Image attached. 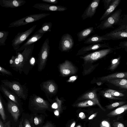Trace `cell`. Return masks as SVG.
<instances>
[{"label":"cell","mask_w":127,"mask_h":127,"mask_svg":"<svg viewBox=\"0 0 127 127\" xmlns=\"http://www.w3.org/2000/svg\"><path fill=\"white\" fill-rule=\"evenodd\" d=\"M34 45V43L27 47L21 53L16 51V55H13L9 61L10 66L20 74L23 72L28 74L32 68L30 62Z\"/></svg>","instance_id":"cell-1"},{"label":"cell","mask_w":127,"mask_h":127,"mask_svg":"<svg viewBox=\"0 0 127 127\" xmlns=\"http://www.w3.org/2000/svg\"><path fill=\"white\" fill-rule=\"evenodd\" d=\"M2 84L15 93L20 98L25 100L28 95V89L25 83L21 85L16 81H10L7 79L1 80Z\"/></svg>","instance_id":"cell-2"},{"label":"cell","mask_w":127,"mask_h":127,"mask_svg":"<svg viewBox=\"0 0 127 127\" xmlns=\"http://www.w3.org/2000/svg\"><path fill=\"white\" fill-rule=\"evenodd\" d=\"M122 10L119 9L101 22L97 28L101 30L114 28V26L120 25L122 23V19L121 18Z\"/></svg>","instance_id":"cell-3"},{"label":"cell","mask_w":127,"mask_h":127,"mask_svg":"<svg viewBox=\"0 0 127 127\" xmlns=\"http://www.w3.org/2000/svg\"><path fill=\"white\" fill-rule=\"evenodd\" d=\"M50 46L49 38L45 40L41 48L37 61L38 70L40 72L45 68L50 53Z\"/></svg>","instance_id":"cell-4"},{"label":"cell","mask_w":127,"mask_h":127,"mask_svg":"<svg viewBox=\"0 0 127 127\" xmlns=\"http://www.w3.org/2000/svg\"><path fill=\"white\" fill-rule=\"evenodd\" d=\"M49 105L47 101L35 94L31 95L29 98V107L32 110L43 111L48 109Z\"/></svg>","instance_id":"cell-5"},{"label":"cell","mask_w":127,"mask_h":127,"mask_svg":"<svg viewBox=\"0 0 127 127\" xmlns=\"http://www.w3.org/2000/svg\"><path fill=\"white\" fill-rule=\"evenodd\" d=\"M102 36L107 40L127 38V22H122L118 27Z\"/></svg>","instance_id":"cell-6"},{"label":"cell","mask_w":127,"mask_h":127,"mask_svg":"<svg viewBox=\"0 0 127 127\" xmlns=\"http://www.w3.org/2000/svg\"><path fill=\"white\" fill-rule=\"evenodd\" d=\"M50 13H41L27 16L10 24L8 28L17 27L25 25L39 20L50 15Z\"/></svg>","instance_id":"cell-7"},{"label":"cell","mask_w":127,"mask_h":127,"mask_svg":"<svg viewBox=\"0 0 127 127\" xmlns=\"http://www.w3.org/2000/svg\"><path fill=\"white\" fill-rule=\"evenodd\" d=\"M37 26V25H33L25 31L17 33L12 41V46L14 50L16 51L20 47V45L33 32Z\"/></svg>","instance_id":"cell-8"},{"label":"cell","mask_w":127,"mask_h":127,"mask_svg":"<svg viewBox=\"0 0 127 127\" xmlns=\"http://www.w3.org/2000/svg\"><path fill=\"white\" fill-rule=\"evenodd\" d=\"M118 46L113 47H109L107 48L102 49L92 53L82 58L86 62L95 61L100 59L111 53L116 49H118Z\"/></svg>","instance_id":"cell-9"},{"label":"cell","mask_w":127,"mask_h":127,"mask_svg":"<svg viewBox=\"0 0 127 127\" xmlns=\"http://www.w3.org/2000/svg\"><path fill=\"white\" fill-rule=\"evenodd\" d=\"M74 41L73 37L70 34H65L61 37L59 42V48L62 51H66L73 47Z\"/></svg>","instance_id":"cell-10"},{"label":"cell","mask_w":127,"mask_h":127,"mask_svg":"<svg viewBox=\"0 0 127 127\" xmlns=\"http://www.w3.org/2000/svg\"><path fill=\"white\" fill-rule=\"evenodd\" d=\"M32 7L39 10L46 11H63L67 9L63 6L46 3H36Z\"/></svg>","instance_id":"cell-11"},{"label":"cell","mask_w":127,"mask_h":127,"mask_svg":"<svg viewBox=\"0 0 127 127\" xmlns=\"http://www.w3.org/2000/svg\"><path fill=\"white\" fill-rule=\"evenodd\" d=\"M100 0H94L86 8L81 18L83 20L88 18H91L95 13L98 7Z\"/></svg>","instance_id":"cell-12"},{"label":"cell","mask_w":127,"mask_h":127,"mask_svg":"<svg viewBox=\"0 0 127 127\" xmlns=\"http://www.w3.org/2000/svg\"><path fill=\"white\" fill-rule=\"evenodd\" d=\"M0 91L6 97L16 104L18 106L21 104L20 98L14 93L2 84L0 86Z\"/></svg>","instance_id":"cell-13"},{"label":"cell","mask_w":127,"mask_h":127,"mask_svg":"<svg viewBox=\"0 0 127 127\" xmlns=\"http://www.w3.org/2000/svg\"><path fill=\"white\" fill-rule=\"evenodd\" d=\"M41 90L45 93L47 96L48 95L55 93L57 87L55 83L51 80L42 82L40 85Z\"/></svg>","instance_id":"cell-14"},{"label":"cell","mask_w":127,"mask_h":127,"mask_svg":"<svg viewBox=\"0 0 127 127\" xmlns=\"http://www.w3.org/2000/svg\"><path fill=\"white\" fill-rule=\"evenodd\" d=\"M61 73L64 76H67L75 73L76 70L75 67L69 61L66 60L60 65Z\"/></svg>","instance_id":"cell-15"},{"label":"cell","mask_w":127,"mask_h":127,"mask_svg":"<svg viewBox=\"0 0 127 127\" xmlns=\"http://www.w3.org/2000/svg\"><path fill=\"white\" fill-rule=\"evenodd\" d=\"M6 98L7 99V110L11 114L14 121L16 122L18 119L20 114L18 106L9 99Z\"/></svg>","instance_id":"cell-16"},{"label":"cell","mask_w":127,"mask_h":127,"mask_svg":"<svg viewBox=\"0 0 127 127\" xmlns=\"http://www.w3.org/2000/svg\"><path fill=\"white\" fill-rule=\"evenodd\" d=\"M23 0H0V5L6 8H16L21 6L26 3Z\"/></svg>","instance_id":"cell-17"},{"label":"cell","mask_w":127,"mask_h":127,"mask_svg":"<svg viewBox=\"0 0 127 127\" xmlns=\"http://www.w3.org/2000/svg\"><path fill=\"white\" fill-rule=\"evenodd\" d=\"M109 47H110V46L108 43L93 44L82 47L79 50L78 53H83L87 52L97 50L101 48H108Z\"/></svg>","instance_id":"cell-18"},{"label":"cell","mask_w":127,"mask_h":127,"mask_svg":"<svg viewBox=\"0 0 127 127\" xmlns=\"http://www.w3.org/2000/svg\"><path fill=\"white\" fill-rule=\"evenodd\" d=\"M44 34H34L31 36L27 41L24 43L16 51L19 52L24 50L27 47L32 45L36 42L41 38Z\"/></svg>","instance_id":"cell-19"},{"label":"cell","mask_w":127,"mask_h":127,"mask_svg":"<svg viewBox=\"0 0 127 127\" xmlns=\"http://www.w3.org/2000/svg\"><path fill=\"white\" fill-rule=\"evenodd\" d=\"M121 1L120 0H113L112 2L100 18V21H103L110 16L119 5Z\"/></svg>","instance_id":"cell-20"},{"label":"cell","mask_w":127,"mask_h":127,"mask_svg":"<svg viewBox=\"0 0 127 127\" xmlns=\"http://www.w3.org/2000/svg\"><path fill=\"white\" fill-rule=\"evenodd\" d=\"M85 99L91 100L95 101L97 104L103 111H105L106 110L103 108L97 98L95 92L93 91L86 93L81 97L79 100Z\"/></svg>","instance_id":"cell-21"},{"label":"cell","mask_w":127,"mask_h":127,"mask_svg":"<svg viewBox=\"0 0 127 127\" xmlns=\"http://www.w3.org/2000/svg\"><path fill=\"white\" fill-rule=\"evenodd\" d=\"M127 79V72H117L103 76L99 78L102 81H106L112 79Z\"/></svg>","instance_id":"cell-22"},{"label":"cell","mask_w":127,"mask_h":127,"mask_svg":"<svg viewBox=\"0 0 127 127\" xmlns=\"http://www.w3.org/2000/svg\"><path fill=\"white\" fill-rule=\"evenodd\" d=\"M106 81L117 87L127 90V79H112L108 80Z\"/></svg>","instance_id":"cell-23"},{"label":"cell","mask_w":127,"mask_h":127,"mask_svg":"<svg viewBox=\"0 0 127 127\" xmlns=\"http://www.w3.org/2000/svg\"><path fill=\"white\" fill-rule=\"evenodd\" d=\"M94 28L90 27L78 32L77 34L78 40L80 42L84 40L94 31Z\"/></svg>","instance_id":"cell-24"},{"label":"cell","mask_w":127,"mask_h":127,"mask_svg":"<svg viewBox=\"0 0 127 127\" xmlns=\"http://www.w3.org/2000/svg\"><path fill=\"white\" fill-rule=\"evenodd\" d=\"M107 40V39L102 35L100 36L95 34L87 38L84 43L86 44L97 43L103 41Z\"/></svg>","instance_id":"cell-25"},{"label":"cell","mask_w":127,"mask_h":127,"mask_svg":"<svg viewBox=\"0 0 127 127\" xmlns=\"http://www.w3.org/2000/svg\"><path fill=\"white\" fill-rule=\"evenodd\" d=\"M127 110V104L120 106L110 112L107 115L109 117H112L119 115Z\"/></svg>","instance_id":"cell-26"},{"label":"cell","mask_w":127,"mask_h":127,"mask_svg":"<svg viewBox=\"0 0 127 127\" xmlns=\"http://www.w3.org/2000/svg\"><path fill=\"white\" fill-rule=\"evenodd\" d=\"M52 25V23L50 22H44L42 25L41 28L35 32L34 34H44L47 32H50Z\"/></svg>","instance_id":"cell-27"},{"label":"cell","mask_w":127,"mask_h":127,"mask_svg":"<svg viewBox=\"0 0 127 127\" xmlns=\"http://www.w3.org/2000/svg\"><path fill=\"white\" fill-rule=\"evenodd\" d=\"M105 92L110 94L114 96L122 98V97H125L127 95L123 92L111 89H107Z\"/></svg>","instance_id":"cell-28"},{"label":"cell","mask_w":127,"mask_h":127,"mask_svg":"<svg viewBox=\"0 0 127 127\" xmlns=\"http://www.w3.org/2000/svg\"><path fill=\"white\" fill-rule=\"evenodd\" d=\"M96 104L95 101L91 100H87L80 102L76 104L75 105L79 107H85L95 105Z\"/></svg>","instance_id":"cell-29"},{"label":"cell","mask_w":127,"mask_h":127,"mask_svg":"<svg viewBox=\"0 0 127 127\" xmlns=\"http://www.w3.org/2000/svg\"><path fill=\"white\" fill-rule=\"evenodd\" d=\"M9 34L8 31H0V46H4L5 42Z\"/></svg>","instance_id":"cell-30"},{"label":"cell","mask_w":127,"mask_h":127,"mask_svg":"<svg viewBox=\"0 0 127 127\" xmlns=\"http://www.w3.org/2000/svg\"><path fill=\"white\" fill-rule=\"evenodd\" d=\"M0 114L2 120L5 121L6 117L5 114L4 109L3 103V99L0 93Z\"/></svg>","instance_id":"cell-31"},{"label":"cell","mask_w":127,"mask_h":127,"mask_svg":"<svg viewBox=\"0 0 127 127\" xmlns=\"http://www.w3.org/2000/svg\"><path fill=\"white\" fill-rule=\"evenodd\" d=\"M125 101H121L113 103L107 106L106 107L108 109H111L119 106H121L125 104Z\"/></svg>","instance_id":"cell-32"},{"label":"cell","mask_w":127,"mask_h":127,"mask_svg":"<svg viewBox=\"0 0 127 127\" xmlns=\"http://www.w3.org/2000/svg\"><path fill=\"white\" fill-rule=\"evenodd\" d=\"M120 58L119 57L118 58L113 59L112 61L111 65L109 67V70L113 71L114 70L119 64Z\"/></svg>","instance_id":"cell-33"},{"label":"cell","mask_w":127,"mask_h":127,"mask_svg":"<svg viewBox=\"0 0 127 127\" xmlns=\"http://www.w3.org/2000/svg\"><path fill=\"white\" fill-rule=\"evenodd\" d=\"M43 119L42 117L39 116H35L33 119V124L35 126L39 125L43 121Z\"/></svg>","instance_id":"cell-34"},{"label":"cell","mask_w":127,"mask_h":127,"mask_svg":"<svg viewBox=\"0 0 127 127\" xmlns=\"http://www.w3.org/2000/svg\"><path fill=\"white\" fill-rule=\"evenodd\" d=\"M32 118L30 121L27 118H23L22 121L24 127H32L30 121L32 119Z\"/></svg>","instance_id":"cell-35"},{"label":"cell","mask_w":127,"mask_h":127,"mask_svg":"<svg viewBox=\"0 0 127 127\" xmlns=\"http://www.w3.org/2000/svg\"><path fill=\"white\" fill-rule=\"evenodd\" d=\"M119 49L120 48L123 49L127 52V40L121 42L118 46Z\"/></svg>","instance_id":"cell-36"},{"label":"cell","mask_w":127,"mask_h":127,"mask_svg":"<svg viewBox=\"0 0 127 127\" xmlns=\"http://www.w3.org/2000/svg\"><path fill=\"white\" fill-rule=\"evenodd\" d=\"M104 96L107 98L115 100H123L122 98L118 97L113 96L110 94L104 92L103 94Z\"/></svg>","instance_id":"cell-37"},{"label":"cell","mask_w":127,"mask_h":127,"mask_svg":"<svg viewBox=\"0 0 127 127\" xmlns=\"http://www.w3.org/2000/svg\"><path fill=\"white\" fill-rule=\"evenodd\" d=\"M0 72L1 73L9 76H13L11 72L9 70L0 66Z\"/></svg>","instance_id":"cell-38"},{"label":"cell","mask_w":127,"mask_h":127,"mask_svg":"<svg viewBox=\"0 0 127 127\" xmlns=\"http://www.w3.org/2000/svg\"><path fill=\"white\" fill-rule=\"evenodd\" d=\"M102 1L104 3V9L106 10L112 2L113 0H103Z\"/></svg>","instance_id":"cell-39"},{"label":"cell","mask_w":127,"mask_h":127,"mask_svg":"<svg viewBox=\"0 0 127 127\" xmlns=\"http://www.w3.org/2000/svg\"><path fill=\"white\" fill-rule=\"evenodd\" d=\"M100 127H111L109 123L106 121H102L100 125Z\"/></svg>","instance_id":"cell-40"},{"label":"cell","mask_w":127,"mask_h":127,"mask_svg":"<svg viewBox=\"0 0 127 127\" xmlns=\"http://www.w3.org/2000/svg\"><path fill=\"white\" fill-rule=\"evenodd\" d=\"M112 125L113 127H125L122 123L117 121L113 122Z\"/></svg>","instance_id":"cell-41"},{"label":"cell","mask_w":127,"mask_h":127,"mask_svg":"<svg viewBox=\"0 0 127 127\" xmlns=\"http://www.w3.org/2000/svg\"><path fill=\"white\" fill-rule=\"evenodd\" d=\"M43 2L48 3L51 4H55L58 3L57 0H41Z\"/></svg>","instance_id":"cell-42"},{"label":"cell","mask_w":127,"mask_h":127,"mask_svg":"<svg viewBox=\"0 0 127 127\" xmlns=\"http://www.w3.org/2000/svg\"><path fill=\"white\" fill-rule=\"evenodd\" d=\"M42 127H55L53 124L50 122H47Z\"/></svg>","instance_id":"cell-43"},{"label":"cell","mask_w":127,"mask_h":127,"mask_svg":"<svg viewBox=\"0 0 127 127\" xmlns=\"http://www.w3.org/2000/svg\"><path fill=\"white\" fill-rule=\"evenodd\" d=\"M77 78L76 76H73L70 77L67 81L69 82H73L76 80Z\"/></svg>","instance_id":"cell-44"},{"label":"cell","mask_w":127,"mask_h":127,"mask_svg":"<svg viewBox=\"0 0 127 127\" xmlns=\"http://www.w3.org/2000/svg\"><path fill=\"white\" fill-rule=\"evenodd\" d=\"M79 117L82 119H84L85 118L86 116L84 113L83 112H81L79 114Z\"/></svg>","instance_id":"cell-45"},{"label":"cell","mask_w":127,"mask_h":127,"mask_svg":"<svg viewBox=\"0 0 127 127\" xmlns=\"http://www.w3.org/2000/svg\"><path fill=\"white\" fill-rule=\"evenodd\" d=\"M4 127H11L10 121H8L4 123Z\"/></svg>","instance_id":"cell-46"},{"label":"cell","mask_w":127,"mask_h":127,"mask_svg":"<svg viewBox=\"0 0 127 127\" xmlns=\"http://www.w3.org/2000/svg\"><path fill=\"white\" fill-rule=\"evenodd\" d=\"M52 107L54 108L57 109L58 107V104L57 103H54L52 105Z\"/></svg>","instance_id":"cell-47"},{"label":"cell","mask_w":127,"mask_h":127,"mask_svg":"<svg viewBox=\"0 0 127 127\" xmlns=\"http://www.w3.org/2000/svg\"><path fill=\"white\" fill-rule=\"evenodd\" d=\"M97 113H96L94 114H93L92 115H91L89 118V120H91L92 119H93L94 117H95V116L97 114Z\"/></svg>","instance_id":"cell-48"},{"label":"cell","mask_w":127,"mask_h":127,"mask_svg":"<svg viewBox=\"0 0 127 127\" xmlns=\"http://www.w3.org/2000/svg\"><path fill=\"white\" fill-rule=\"evenodd\" d=\"M122 22H127V14L124 16V17L122 19Z\"/></svg>","instance_id":"cell-49"},{"label":"cell","mask_w":127,"mask_h":127,"mask_svg":"<svg viewBox=\"0 0 127 127\" xmlns=\"http://www.w3.org/2000/svg\"><path fill=\"white\" fill-rule=\"evenodd\" d=\"M54 113L55 115L56 116H58L59 115L60 112L57 110H56L54 111Z\"/></svg>","instance_id":"cell-50"},{"label":"cell","mask_w":127,"mask_h":127,"mask_svg":"<svg viewBox=\"0 0 127 127\" xmlns=\"http://www.w3.org/2000/svg\"><path fill=\"white\" fill-rule=\"evenodd\" d=\"M0 127H4V124L3 123L1 120H0Z\"/></svg>","instance_id":"cell-51"},{"label":"cell","mask_w":127,"mask_h":127,"mask_svg":"<svg viewBox=\"0 0 127 127\" xmlns=\"http://www.w3.org/2000/svg\"><path fill=\"white\" fill-rule=\"evenodd\" d=\"M19 127H23L22 121H20L19 126Z\"/></svg>","instance_id":"cell-52"},{"label":"cell","mask_w":127,"mask_h":127,"mask_svg":"<svg viewBox=\"0 0 127 127\" xmlns=\"http://www.w3.org/2000/svg\"><path fill=\"white\" fill-rule=\"evenodd\" d=\"M75 124V122H74L71 124L70 127H74Z\"/></svg>","instance_id":"cell-53"},{"label":"cell","mask_w":127,"mask_h":127,"mask_svg":"<svg viewBox=\"0 0 127 127\" xmlns=\"http://www.w3.org/2000/svg\"><path fill=\"white\" fill-rule=\"evenodd\" d=\"M76 127H81V126L80 125H78Z\"/></svg>","instance_id":"cell-54"}]
</instances>
